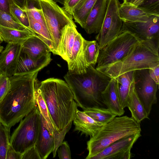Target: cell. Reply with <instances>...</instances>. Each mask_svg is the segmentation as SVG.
<instances>
[{
    "instance_id": "cell-1",
    "label": "cell",
    "mask_w": 159,
    "mask_h": 159,
    "mask_svg": "<svg viewBox=\"0 0 159 159\" xmlns=\"http://www.w3.org/2000/svg\"><path fill=\"white\" fill-rule=\"evenodd\" d=\"M38 72L9 77V89L0 102V122L8 129L21 121L35 107V85Z\"/></svg>"
},
{
    "instance_id": "cell-2",
    "label": "cell",
    "mask_w": 159,
    "mask_h": 159,
    "mask_svg": "<svg viewBox=\"0 0 159 159\" xmlns=\"http://www.w3.org/2000/svg\"><path fill=\"white\" fill-rule=\"evenodd\" d=\"M38 88L55 129L62 130L72 122L78 109L69 86L63 80L51 78L42 81Z\"/></svg>"
},
{
    "instance_id": "cell-3",
    "label": "cell",
    "mask_w": 159,
    "mask_h": 159,
    "mask_svg": "<svg viewBox=\"0 0 159 159\" xmlns=\"http://www.w3.org/2000/svg\"><path fill=\"white\" fill-rule=\"evenodd\" d=\"M64 78L78 107L83 110L96 106L105 107L102 93L111 77L90 65L83 73L68 70Z\"/></svg>"
},
{
    "instance_id": "cell-4",
    "label": "cell",
    "mask_w": 159,
    "mask_h": 159,
    "mask_svg": "<svg viewBox=\"0 0 159 159\" xmlns=\"http://www.w3.org/2000/svg\"><path fill=\"white\" fill-rule=\"evenodd\" d=\"M159 46L153 42L141 41L125 58L97 70L115 78L130 71L154 67L159 65Z\"/></svg>"
},
{
    "instance_id": "cell-5",
    "label": "cell",
    "mask_w": 159,
    "mask_h": 159,
    "mask_svg": "<svg viewBox=\"0 0 159 159\" xmlns=\"http://www.w3.org/2000/svg\"><path fill=\"white\" fill-rule=\"evenodd\" d=\"M140 123L127 116L115 117L87 142L89 152L86 159H90L117 140L141 132Z\"/></svg>"
},
{
    "instance_id": "cell-6",
    "label": "cell",
    "mask_w": 159,
    "mask_h": 159,
    "mask_svg": "<svg viewBox=\"0 0 159 159\" xmlns=\"http://www.w3.org/2000/svg\"><path fill=\"white\" fill-rule=\"evenodd\" d=\"M141 41L130 32L120 33L100 51L96 69L119 61L130 54Z\"/></svg>"
},
{
    "instance_id": "cell-7",
    "label": "cell",
    "mask_w": 159,
    "mask_h": 159,
    "mask_svg": "<svg viewBox=\"0 0 159 159\" xmlns=\"http://www.w3.org/2000/svg\"><path fill=\"white\" fill-rule=\"evenodd\" d=\"M40 125V115L37 106L22 120L10 137V144L21 154L34 146L37 140Z\"/></svg>"
},
{
    "instance_id": "cell-8",
    "label": "cell",
    "mask_w": 159,
    "mask_h": 159,
    "mask_svg": "<svg viewBox=\"0 0 159 159\" xmlns=\"http://www.w3.org/2000/svg\"><path fill=\"white\" fill-rule=\"evenodd\" d=\"M39 1L50 36L52 53L56 55L62 29L68 24L76 25L72 15L53 0H39Z\"/></svg>"
},
{
    "instance_id": "cell-9",
    "label": "cell",
    "mask_w": 159,
    "mask_h": 159,
    "mask_svg": "<svg viewBox=\"0 0 159 159\" xmlns=\"http://www.w3.org/2000/svg\"><path fill=\"white\" fill-rule=\"evenodd\" d=\"M119 0H108L106 12L102 27L96 37L100 50L120 33L123 21L120 18Z\"/></svg>"
},
{
    "instance_id": "cell-10",
    "label": "cell",
    "mask_w": 159,
    "mask_h": 159,
    "mask_svg": "<svg viewBox=\"0 0 159 159\" xmlns=\"http://www.w3.org/2000/svg\"><path fill=\"white\" fill-rule=\"evenodd\" d=\"M134 83L136 92L149 116L152 105L157 102L158 84L150 77L149 69L135 70Z\"/></svg>"
},
{
    "instance_id": "cell-11",
    "label": "cell",
    "mask_w": 159,
    "mask_h": 159,
    "mask_svg": "<svg viewBox=\"0 0 159 159\" xmlns=\"http://www.w3.org/2000/svg\"><path fill=\"white\" fill-rule=\"evenodd\" d=\"M125 31L134 34L141 41L159 44V15H153L146 22H123L120 32Z\"/></svg>"
},
{
    "instance_id": "cell-12",
    "label": "cell",
    "mask_w": 159,
    "mask_h": 159,
    "mask_svg": "<svg viewBox=\"0 0 159 159\" xmlns=\"http://www.w3.org/2000/svg\"><path fill=\"white\" fill-rule=\"evenodd\" d=\"M141 136L139 132L117 140L90 159H129L134 144Z\"/></svg>"
},
{
    "instance_id": "cell-13",
    "label": "cell",
    "mask_w": 159,
    "mask_h": 159,
    "mask_svg": "<svg viewBox=\"0 0 159 159\" xmlns=\"http://www.w3.org/2000/svg\"><path fill=\"white\" fill-rule=\"evenodd\" d=\"M50 52L41 58L35 60L28 54L21 51L14 75H26L39 72L51 61Z\"/></svg>"
},
{
    "instance_id": "cell-14",
    "label": "cell",
    "mask_w": 159,
    "mask_h": 159,
    "mask_svg": "<svg viewBox=\"0 0 159 159\" xmlns=\"http://www.w3.org/2000/svg\"><path fill=\"white\" fill-rule=\"evenodd\" d=\"M22 45L8 43L0 54V71L10 77L14 75Z\"/></svg>"
},
{
    "instance_id": "cell-15",
    "label": "cell",
    "mask_w": 159,
    "mask_h": 159,
    "mask_svg": "<svg viewBox=\"0 0 159 159\" xmlns=\"http://www.w3.org/2000/svg\"><path fill=\"white\" fill-rule=\"evenodd\" d=\"M107 0H96L83 28L88 34L99 32L105 16Z\"/></svg>"
},
{
    "instance_id": "cell-16",
    "label": "cell",
    "mask_w": 159,
    "mask_h": 159,
    "mask_svg": "<svg viewBox=\"0 0 159 159\" xmlns=\"http://www.w3.org/2000/svg\"><path fill=\"white\" fill-rule=\"evenodd\" d=\"M76 25L68 24L62 29L56 52V55L61 56L67 62L71 57L75 37L78 32Z\"/></svg>"
},
{
    "instance_id": "cell-17",
    "label": "cell",
    "mask_w": 159,
    "mask_h": 159,
    "mask_svg": "<svg viewBox=\"0 0 159 159\" xmlns=\"http://www.w3.org/2000/svg\"><path fill=\"white\" fill-rule=\"evenodd\" d=\"M73 121L75 125L74 131L92 137L95 135L104 125L97 122L84 111L76 110Z\"/></svg>"
},
{
    "instance_id": "cell-18",
    "label": "cell",
    "mask_w": 159,
    "mask_h": 159,
    "mask_svg": "<svg viewBox=\"0 0 159 159\" xmlns=\"http://www.w3.org/2000/svg\"><path fill=\"white\" fill-rule=\"evenodd\" d=\"M102 95L107 108L116 116L123 115L125 111L121 104L115 78H111Z\"/></svg>"
},
{
    "instance_id": "cell-19",
    "label": "cell",
    "mask_w": 159,
    "mask_h": 159,
    "mask_svg": "<svg viewBox=\"0 0 159 159\" xmlns=\"http://www.w3.org/2000/svg\"><path fill=\"white\" fill-rule=\"evenodd\" d=\"M84 39L81 35L78 32L75 37L71 57L67 62L68 70L79 74L85 72L88 67L83 56Z\"/></svg>"
},
{
    "instance_id": "cell-20",
    "label": "cell",
    "mask_w": 159,
    "mask_h": 159,
    "mask_svg": "<svg viewBox=\"0 0 159 159\" xmlns=\"http://www.w3.org/2000/svg\"><path fill=\"white\" fill-rule=\"evenodd\" d=\"M119 11L123 22H146L153 15H157L138 6L123 3L120 4Z\"/></svg>"
},
{
    "instance_id": "cell-21",
    "label": "cell",
    "mask_w": 159,
    "mask_h": 159,
    "mask_svg": "<svg viewBox=\"0 0 159 159\" xmlns=\"http://www.w3.org/2000/svg\"><path fill=\"white\" fill-rule=\"evenodd\" d=\"M21 51L37 60L51 52L47 45L37 35L28 38L22 45Z\"/></svg>"
},
{
    "instance_id": "cell-22",
    "label": "cell",
    "mask_w": 159,
    "mask_h": 159,
    "mask_svg": "<svg viewBox=\"0 0 159 159\" xmlns=\"http://www.w3.org/2000/svg\"><path fill=\"white\" fill-rule=\"evenodd\" d=\"M35 146L41 159H46L52 152L54 144L52 135L44 126L40 116V130Z\"/></svg>"
},
{
    "instance_id": "cell-23",
    "label": "cell",
    "mask_w": 159,
    "mask_h": 159,
    "mask_svg": "<svg viewBox=\"0 0 159 159\" xmlns=\"http://www.w3.org/2000/svg\"><path fill=\"white\" fill-rule=\"evenodd\" d=\"M130 111L131 117L140 123L145 119H149L146 110L135 90L134 80L132 83L126 104Z\"/></svg>"
},
{
    "instance_id": "cell-24",
    "label": "cell",
    "mask_w": 159,
    "mask_h": 159,
    "mask_svg": "<svg viewBox=\"0 0 159 159\" xmlns=\"http://www.w3.org/2000/svg\"><path fill=\"white\" fill-rule=\"evenodd\" d=\"M0 35L3 41L8 43L22 45L28 38L36 35L29 30H20L0 25Z\"/></svg>"
},
{
    "instance_id": "cell-25",
    "label": "cell",
    "mask_w": 159,
    "mask_h": 159,
    "mask_svg": "<svg viewBox=\"0 0 159 159\" xmlns=\"http://www.w3.org/2000/svg\"><path fill=\"white\" fill-rule=\"evenodd\" d=\"M135 71L126 72L115 78L121 104L124 109L126 107L130 88L134 80Z\"/></svg>"
},
{
    "instance_id": "cell-26",
    "label": "cell",
    "mask_w": 159,
    "mask_h": 159,
    "mask_svg": "<svg viewBox=\"0 0 159 159\" xmlns=\"http://www.w3.org/2000/svg\"><path fill=\"white\" fill-rule=\"evenodd\" d=\"M37 81L35 82V99L44 126L49 131L51 135L53 131L56 129L52 121L48 110L45 101L38 88Z\"/></svg>"
},
{
    "instance_id": "cell-27",
    "label": "cell",
    "mask_w": 159,
    "mask_h": 159,
    "mask_svg": "<svg viewBox=\"0 0 159 159\" xmlns=\"http://www.w3.org/2000/svg\"><path fill=\"white\" fill-rule=\"evenodd\" d=\"M97 0H80L74 8L72 16L75 21L83 28Z\"/></svg>"
},
{
    "instance_id": "cell-28",
    "label": "cell",
    "mask_w": 159,
    "mask_h": 159,
    "mask_svg": "<svg viewBox=\"0 0 159 159\" xmlns=\"http://www.w3.org/2000/svg\"><path fill=\"white\" fill-rule=\"evenodd\" d=\"M100 51L99 44L96 40L89 41L84 39L83 56L88 67L90 65L94 66L97 63Z\"/></svg>"
},
{
    "instance_id": "cell-29",
    "label": "cell",
    "mask_w": 159,
    "mask_h": 159,
    "mask_svg": "<svg viewBox=\"0 0 159 159\" xmlns=\"http://www.w3.org/2000/svg\"><path fill=\"white\" fill-rule=\"evenodd\" d=\"M84 111L96 121L104 125L116 116L107 108L96 106L87 108Z\"/></svg>"
},
{
    "instance_id": "cell-30",
    "label": "cell",
    "mask_w": 159,
    "mask_h": 159,
    "mask_svg": "<svg viewBox=\"0 0 159 159\" xmlns=\"http://www.w3.org/2000/svg\"><path fill=\"white\" fill-rule=\"evenodd\" d=\"M9 1L11 16L16 21L30 30L29 29V19L25 11L16 4L13 0H9Z\"/></svg>"
},
{
    "instance_id": "cell-31",
    "label": "cell",
    "mask_w": 159,
    "mask_h": 159,
    "mask_svg": "<svg viewBox=\"0 0 159 159\" xmlns=\"http://www.w3.org/2000/svg\"><path fill=\"white\" fill-rule=\"evenodd\" d=\"M10 130L0 122V159H6L10 145Z\"/></svg>"
},
{
    "instance_id": "cell-32",
    "label": "cell",
    "mask_w": 159,
    "mask_h": 159,
    "mask_svg": "<svg viewBox=\"0 0 159 159\" xmlns=\"http://www.w3.org/2000/svg\"><path fill=\"white\" fill-rule=\"evenodd\" d=\"M0 25L6 27L20 30H29L22 25L16 21L10 15L1 10Z\"/></svg>"
},
{
    "instance_id": "cell-33",
    "label": "cell",
    "mask_w": 159,
    "mask_h": 159,
    "mask_svg": "<svg viewBox=\"0 0 159 159\" xmlns=\"http://www.w3.org/2000/svg\"><path fill=\"white\" fill-rule=\"evenodd\" d=\"M72 122L70 123L63 130L58 131L55 129L53 132L52 135L53 137L54 148L52 151L53 157H55L56 155L58 148L63 142L65 136L71 127Z\"/></svg>"
},
{
    "instance_id": "cell-34",
    "label": "cell",
    "mask_w": 159,
    "mask_h": 159,
    "mask_svg": "<svg viewBox=\"0 0 159 159\" xmlns=\"http://www.w3.org/2000/svg\"><path fill=\"white\" fill-rule=\"evenodd\" d=\"M157 15H159V0H143L138 6Z\"/></svg>"
},
{
    "instance_id": "cell-35",
    "label": "cell",
    "mask_w": 159,
    "mask_h": 159,
    "mask_svg": "<svg viewBox=\"0 0 159 159\" xmlns=\"http://www.w3.org/2000/svg\"><path fill=\"white\" fill-rule=\"evenodd\" d=\"M10 86V78L0 71V102L8 91Z\"/></svg>"
},
{
    "instance_id": "cell-36",
    "label": "cell",
    "mask_w": 159,
    "mask_h": 159,
    "mask_svg": "<svg viewBox=\"0 0 159 159\" xmlns=\"http://www.w3.org/2000/svg\"><path fill=\"white\" fill-rule=\"evenodd\" d=\"M57 152L60 159H70L71 151L69 145L67 141H64L58 148Z\"/></svg>"
},
{
    "instance_id": "cell-37",
    "label": "cell",
    "mask_w": 159,
    "mask_h": 159,
    "mask_svg": "<svg viewBox=\"0 0 159 159\" xmlns=\"http://www.w3.org/2000/svg\"><path fill=\"white\" fill-rule=\"evenodd\" d=\"M21 159H41V158L34 145L22 154Z\"/></svg>"
},
{
    "instance_id": "cell-38",
    "label": "cell",
    "mask_w": 159,
    "mask_h": 159,
    "mask_svg": "<svg viewBox=\"0 0 159 159\" xmlns=\"http://www.w3.org/2000/svg\"><path fill=\"white\" fill-rule=\"evenodd\" d=\"M22 154L16 152L10 145L6 154V159H21Z\"/></svg>"
},
{
    "instance_id": "cell-39",
    "label": "cell",
    "mask_w": 159,
    "mask_h": 159,
    "mask_svg": "<svg viewBox=\"0 0 159 159\" xmlns=\"http://www.w3.org/2000/svg\"><path fill=\"white\" fill-rule=\"evenodd\" d=\"M80 0H69L66 3L64 4L63 8L68 13L72 15L73 9Z\"/></svg>"
},
{
    "instance_id": "cell-40",
    "label": "cell",
    "mask_w": 159,
    "mask_h": 159,
    "mask_svg": "<svg viewBox=\"0 0 159 159\" xmlns=\"http://www.w3.org/2000/svg\"><path fill=\"white\" fill-rule=\"evenodd\" d=\"M149 73L151 78L158 85L159 81V65L149 69Z\"/></svg>"
},
{
    "instance_id": "cell-41",
    "label": "cell",
    "mask_w": 159,
    "mask_h": 159,
    "mask_svg": "<svg viewBox=\"0 0 159 159\" xmlns=\"http://www.w3.org/2000/svg\"><path fill=\"white\" fill-rule=\"evenodd\" d=\"M9 0H0V10L11 16Z\"/></svg>"
},
{
    "instance_id": "cell-42",
    "label": "cell",
    "mask_w": 159,
    "mask_h": 159,
    "mask_svg": "<svg viewBox=\"0 0 159 159\" xmlns=\"http://www.w3.org/2000/svg\"><path fill=\"white\" fill-rule=\"evenodd\" d=\"M13 1L16 4L24 9L25 6L26 0H13Z\"/></svg>"
},
{
    "instance_id": "cell-43",
    "label": "cell",
    "mask_w": 159,
    "mask_h": 159,
    "mask_svg": "<svg viewBox=\"0 0 159 159\" xmlns=\"http://www.w3.org/2000/svg\"><path fill=\"white\" fill-rule=\"evenodd\" d=\"M143 0H134L131 4L138 7L142 3Z\"/></svg>"
},
{
    "instance_id": "cell-44",
    "label": "cell",
    "mask_w": 159,
    "mask_h": 159,
    "mask_svg": "<svg viewBox=\"0 0 159 159\" xmlns=\"http://www.w3.org/2000/svg\"><path fill=\"white\" fill-rule=\"evenodd\" d=\"M134 0H123V3L125 4H131Z\"/></svg>"
},
{
    "instance_id": "cell-45",
    "label": "cell",
    "mask_w": 159,
    "mask_h": 159,
    "mask_svg": "<svg viewBox=\"0 0 159 159\" xmlns=\"http://www.w3.org/2000/svg\"><path fill=\"white\" fill-rule=\"evenodd\" d=\"M3 47L0 45V53L3 50Z\"/></svg>"
},
{
    "instance_id": "cell-46",
    "label": "cell",
    "mask_w": 159,
    "mask_h": 159,
    "mask_svg": "<svg viewBox=\"0 0 159 159\" xmlns=\"http://www.w3.org/2000/svg\"><path fill=\"white\" fill-rule=\"evenodd\" d=\"M3 42V40L0 35V44Z\"/></svg>"
},
{
    "instance_id": "cell-47",
    "label": "cell",
    "mask_w": 159,
    "mask_h": 159,
    "mask_svg": "<svg viewBox=\"0 0 159 159\" xmlns=\"http://www.w3.org/2000/svg\"><path fill=\"white\" fill-rule=\"evenodd\" d=\"M69 0H64L63 2V4L66 3Z\"/></svg>"
}]
</instances>
